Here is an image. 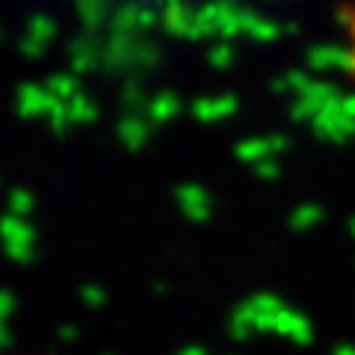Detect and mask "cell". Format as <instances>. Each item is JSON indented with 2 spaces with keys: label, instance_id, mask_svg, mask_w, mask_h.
<instances>
[{
  "label": "cell",
  "instance_id": "obj_1",
  "mask_svg": "<svg viewBox=\"0 0 355 355\" xmlns=\"http://www.w3.org/2000/svg\"><path fill=\"white\" fill-rule=\"evenodd\" d=\"M343 65H347L349 80L355 83V0L349 3L347 15H343Z\"/></svg>",
  "mask_w": 355,
  "mask_h": 355
}]
</instances>
